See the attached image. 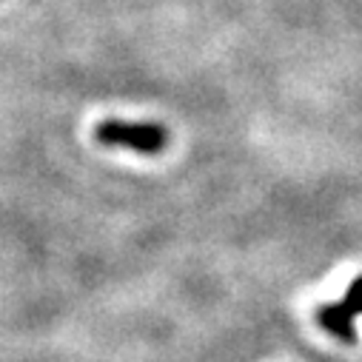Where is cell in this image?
<instances>
[{"label": "cell", "mask_w": 362, "mask_h": 362, "mask_svg": "<svg viewBox=\"0 0 362 362\" xmlns=\"http://www.w3.org/2000/svg\"><path fill=\"white\" fill-rule=\"evenodd\" d=\"M95 140L109 148H132L137 154H160L168 146V129L160 123L103 120L95 129Z\"/></svg>", "instance_id": "cell-1"}, {"label": "cell", "mask_w": 362, "mask_h": 362, "mask_svg": "<svg viewBox=\"0 0 362 362\" xmlns=\"http://www.w3.org/2000/svg\"><path fill=\"white\" fill-rule=\"evenodd\" d=\"M362 314V277H356L345 294L342 303L337 305H325L317 311V320L325 331H331L334 337L351 342L354 339V317Z\"/></svg>", "instance_id": "cell-2"}]
</instances>
